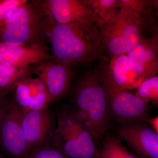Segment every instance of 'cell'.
<instances>
[{
  "label": "cell",
  "mask_w": 158,
  "mask_h": 158,
  "mask_svg": "<svg viewBox=\"0 0 158 158\" xmlns=\"http://www.w3.org/2000/svg\"><path fill=\"white\" fill-rule=\"evenodd\" d=\"M46 37L51 45L52 61L69 68L93 62L102 53L98 27L93 19L47 25Z\"/></svg>",
  "instance_id": "cell-1"
},
{
  "label": "cell",
  "mask_w": 158,
  "mask_h": 158,
  "mask_svg": "<svg viewBox=\"0 0 158 158\" xmlns=\"http://www.w3.org/2000/svg\"><path fill=\"white\" fill-rule=\"evenodd\" d=\"M76 109L94 140L103 139L110 127L106 94L98 75L90 74L80 81L74 94Z\"/></svg>",
  "instance_id": "cell-2"
},
{
  "label": "cell",
  "mask_w": 158,
  "mask_h": 158,
  "mask_svg": "<svg viewBox=\"0 0 158 158\" xmlns=\"http://www.w3.org/2000/svg\"><path fill=\"white\" fill-rule=\"evenodd\" d=\"M56 119L54 147L68 158H99L93 138L76 109L62 108Z\"/></svg>",
  "instance_id": "cell-3"
},
{
  "label": "cell",
  "mask_w": 158,
  "mask_h": 158,
  "mask_svg": "<svg viewBox=\"0 0 158 158\" xmlns=\"http://www.w3.org/2000/svg\"><path fill=\"white\" fill-rule=\"evenodd\" d=\"M47 27L41 11L27 1L10 11L0 24V42L11 45L46 44Z\"/></svg>",
  "instance_id": "cell-4"
},
{
  "label": "cell",
  "mask_w": 158,
  "mask_h": 158,
  "mask_svg": "<svg viewBox=\"0 0 158 158\" xmlns=\"http://www.w3.org/2000/svg\"><path fill=\"white\" fill-rule=\"evenodd\" d=\"M98 27L103 51L111 58L126 54L142 37L140 23L123 8H119L111 19Z\"/></svg>",
  "instance_id": "cell-5"
},
{
  "label": "cell",
  "mask_w": 158,
  "mask_h": 158,
  "mask_svg": "<svg viewBox=\"0 0 158 158\" xmlns=\"http://www.w3.org/2000/svg\"><path fill=\"white\" fill-rule=\"evenodd\" d=\"M0 144L15 158H28V146L22 124V115L14 101L3 99L0 112Z\"/></svg>",
  "instance_id": "cell-6"
},
{
  "label": "cell",
  "mask_w": 158,
  "mask_h": 158,
  "mask_svg": "<svg viewBox=\"0 0 158 158\" xmlns=\"http://www.w3.org/2000/svg\"><path fill=\"white\" fill-rule=\"evenodd\" d=\"M104 89L112 115L122 124L136 121H146L148 105L135 94L110 83L104 77L98 74Z\"/></svg>",
  "instance_id": "cell-7"
},
{
  "label": "cell",
  "mask_w": 158,
  "mask_h": 158,
  "mask_svg": "<svg viewBox=\"0 0 158 158\" xmlns=\"http://www.w3.org/2000/svg\"><path fill=\"white\" fill-rule=\"evenodd\" d=\"M31 3L41 11L47 24H65L94 19L85 0H42Z\"/></svg>",
  "instance_id": "cell-8"
},
{
  "label": "cell",
  "mask_w": 158,
  "mask_h": 158,
  "mask_svg": "<svg viewBox=\"0 0 158 158\" xmlns=\"http://www.w3.org/2000/svg\"><path fill=\"white\" fill-rule=\"evenodd\" d=\"M56 122L48 108L22 115L23 130L31 152L37 148L52 145Z\"/></svg>",
  "instance_id": "cell-9"
},
{
  "label": "cell",
  "mask_w": 158,
  "mask_h": 158,
  "mask_svg": "<svg viewBox=\"0 0 158 158\" xmlns=\"http://www.w3.org/2000/svg\"><path fill=\"white\" fill-rule=\"evenodd\" d=\"M138 85L157 75L158 71V35L151 38L141 37L126 54Z\"/></svg>",
  "instance_id": "cell-10"
},
{
  "label": "cell",
  "mask_w": 158,
  "mask_h": 158,
  "mask_svg": "<svg viewBox=\"0 0 158 158\" xmlns=\"http://www.w3.org/2000/svg\"><path fill=\"white\" fill-rule=\"evenodd\" d=\"M144 122L123 123L118 128L122 139L141 158H158V134Z\"/></svg>",
  "instance_id": "cell-11"
},
{
  "label": "cell",
  "mask_w": 158,
  "mask_h": 158,
  "mask_svg": "<svg viewBox=\"0 0 158 158\" xmlns=\"http://www.w3.org/2000/svg\"><path fill=\"white\" fill-rule=\"evenodd\" d=\"M32 73L43 82L50 98L51 103L56 102L67 92L71 80V68L46 60L31 65Z\"/></svg>",
  "instance_id": "cell-12"
},
{
  "label": "cell",
  "mask_w": 158,
  "mask_h": 158,
  "mask_svg": "<svg viewBox=\"0 0 158 158\" xmlns=\"http://www.w3.org/2000/svg\"><path fill=\"white\" fill-rule=\"evenodd\" d=\"M52 59L46 44L40 45H11L0 42V64L24 67Z\"/></svg>",
  "instance_id": "cell-13"
},
{
  "label": "cell",
  "mask_w": 158,
  "mask_h": 158,
  "mask_svg": "<svg viewBox=\"0 0 158 158\" xmlns=\"http://www.w3.org/2000/svg\"><path fill=\"white\" fill-rule=\"evenodd\" d=\"M100 74L111 84L127 91L139 86L126 54L112 57L108 68Z\"/></svg>",
  "instance_id": "cell-14"
},
{
  "label": "cell",
  "mask_w": 158,
  "mask_h": 158,
  "mask_svg": "<svg viewBox=\"0 0 158 158\" xmlns=\"http://www.w3.org/2000/svg\"><path fill=\"white\" fill-rule=\"evenodd\" d=\"M119 8L126 9L140 23L142 28H146L153 34H158L156 13L158 1L119 0Z\"/></svg>",
  "instance_id": "cell-15"
},
{
  "label": "cell",
  "mask_w": 158,
  "mask_h": 158,
  "mask_svg": "<svg viewBox=\"0 0 158 158\" xmlns=\"http://www.w3.org/2000/svg\"><path fill=\"white\" fill-rule=\"evenodd\" d=\"M31 66L17 67L8 64H0V96L15 90L17 84L31 77Z\"/></svg>",
  "instance_id": "cell-16"
},
{
  "label": "cell",
  "mask_w": 158,
  "mask_h": 158,
  "mask_svg": "<svg viewBox=\"0 0 158 158\" xmlns=\"http://www.w3.org/2000/svg\"><path fill=\"white\" fill-rule=\"evenodd\" d=\"M91 7L98 27L108 22L119 8V0H85Z\"/></svg>",
  "instance_id": "cell-17"
},
{
  "label": "cell",
  "mask_w": 158,
  "mask_h": 158,
  "mask_svg": "<svg viewBox=\"0 0 158 158\" xmlns=\"http://www.w3.org/2000/svg\"><path fill=\"white\" fill-rule=\"evenodd\" d=\"M99 158H138L123 145L119 138L108 135L105 138Z\"/></svg>",
  "instance_id": "cell-18"
},
{
  "label": "cell",
  "mask_w": 158,
  "mask_h": 158,
  "mask_svg": "<svg viewBox=\"0 0 158 158\" xmlns=\"http://www.w3.org/2000/svg\"><path fill=\"white\" fill-rule=\"evenodd\" d=\"M137 88L135 95L148 105L152 102L158 104V77L157 75L145 80Z\"/></svg>",
  "instance_id": "cell-19"
},
{
  "label": "cell",
  "mask_w": 158,
  "mask_h": 158,
  "mask_svg": "<svg viewBox=\"0 0 158 158\" xmlns=\"http://www.w3.org/2000/svg\"><path fill=\"white\" fill-rule=\"evenodd\" d=\"M28 79V78L19 82L15 89V102L22 115L27 112L31 97Z\"/></svg>",
  "instance_id": "cell-20"
},
{
  "label": "cell",
  "mask_w": 158,
  "mask_h": 158,
  "mask_svg": "<svg viewBox=\"0 0 158 158\" xmlns=\"http://www.w3.org/2000/svg\"><path fill=\"white\" fill-rule=\"evenodd\" d=\"M28 158H68L52 145H47L35 148Z\"/></svg>",
  "instance_id": "cell-21"
},
{
  "label": "cell",
  "mask_w": 158,
  "mask_h": 158,
  "mask_svg": "<svg viewBox=\"0 0 158 158\" xmlns=\"http://www.w3.org/2000/svg\"><path fill=\"white\" fill-rule=\"evenodd\" d=\"M50 103V98L48 91L46 90L40 92L31 99L26 113L47 109Z\"/></svg>",
  "instance_id": "cell-22"
},
{
  "label": "cell",
  "mask_w": 158,
  "mask_h": 158,
  "mask_svg": "<svg viewBox=\"0 0 158 158\" xmlns=\"http://www.w3.org/2000/svg\"><path fill=\"white\" fill-rule=\"evenodd\" d=\"M27 2V0H0V24L10 11Z\"/></svg>",
  "instance_id": "cell-23"
},
{
  "label": "cell",
  "mask_w": 158,
  "mask_h": 158,
  "mask_svg": "<svg viewBox=\"0 0 158 158\" xmlns=\"http://www.w3.org/2000/svg\"><path fill=\"white\" fill-rule=\"evenodd\" d=\"M146 122L150 125L152 129L158 134V116H156L153 118H148L146 119Z\"/></svg>",
  "instance_id": "cell-24"
},
{
  "label": "cell",
  "mask_w": 158,
  "mask_h": 158,
  "mask_svg": "<svg viewBox=\"0 0 158 158\" xmlns=\"http://www.w3.org/2000/svg\"><path fill=\"white\" fill-rule=\"evenodd\" d=\"M3 99V97H1V96H0V104H1V102H2V101Z\"/></svg>",
  "instance_id": "cell-25"
},
{
  "label": "cell",
  "mask_w": 158,
  "mask_h": 158,
  "mask_svg": "<svg viewBox=\"0 0 158 158\" xmlns=\"http://www.w3.org/2000/svg\"><path fill=\"white\" fill-rule=\"evenodd\" d=\"M3 100L2 101V102H1V104H0V112H1V107H2V102Z\"/></svg>",
  "instance_id": "cell-26"
},
{
  "label": "cell",
  "mask_w": 158,
  "mask_h": 158,
  "mask_svg": "<svg viewBox=\"0 0 158 158\" xmlns=\"http://www.w3.org/2000/svg\"><path fill=\"white\" fill-rule=\"evenodd\" d=\"M0 158H3L2 156V154H1V152H0Z\"/></svg>",
  "instance_id": "cell-27"
}]
</instances>
